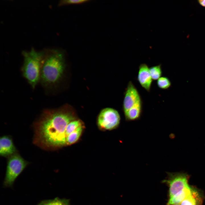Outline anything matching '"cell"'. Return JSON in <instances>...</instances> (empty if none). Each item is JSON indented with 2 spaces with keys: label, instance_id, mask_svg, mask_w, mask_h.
<instances>
[{
  "label": "cell",
  "instance_id": "9a60e30c",
  "mask_svg": "<svg viewBox=\"0 0 205 205\" xmlns=\"http://www.w3.org/2000/svg\"><path fill=\"white\" fill-rule=\"evenodd\" d=\"M149 71L153 80H157L161 77L162 74L161 64L149 67Z\"/></svg>",
  "mask_w": 205,
  "mask_h": 205
},
{
  "label": "cell",
  "instance_id": "ac0fdd59",
  "mask_svg": "<svg viewBox=\"0 0 205 205\" xmlns=\"http://www.w3.org/2000/svg\"><path fill=\"white\" fill-rule=\"evenodd\" d=\"M89 1L86 0H65L60 1L59 3V6L71 4H78L86 2Z\"/></svg>",
  "mask_w": 205,
  "mask_h": 205
},
{
  "label": "cell",
  "instance_id": "9c48e42d",
  "mask_svg": "<svg viewBox=\"0 0 205 205\" xmlns=\"http://www.w3.org/2000/svg\"><path fill=\"white\" fill-rule=\"evenodd\" d=\"M17 150L12 139L9 136L4 135L0 138V155L9 157L17 153Z\"/></svg>",
  "mask_w": 205,
  "mask_h": 205
},
{
  "label": "cell",
  "instance_id": "4fadbf2b",
  "mask_svg": "<svg viewBox=\"0 0 205 205\" xmlns=\"http://www.w3.org/2000/svg\"><path fill=\"white\" fill-rule=\"evenodd\" d=\"M83 129V125L79 126L66 138V145H70L76 142L79 139Z\"/></svg>",
  "mask_w": 205,
  "mask_h": 205
},
{
  "label": "cell",
  "instance_id": "6da1fadb",
  "mask_svg": "<svg viewBox=\"0 0 205 205\" xmlns=\"http://www.w3.org/2000/svg\"><path fill=\"white\" fill-rule=\"evenodd\" d=\"M75 110L66 104L57 109L44 110L34 124V143L47 150L66 145L65 131L71 121L76 119Z\"/></svg>",
  "mask_w": 205,
  "mask_h": 205
},
{
  "label": "cell",
  "instance_id": "7c38bea8",
  "mask_svg": "<svg viewBox=\"0 0 205 205\" xmlns=\"http://www.w3.org/2000/svg\"><path fill=\"white\" fill-rule=\"evenodd\" d=\"M36 205H70V204L69 199L56 197L53 199L42 200Z\"/></svg>",
  "mask_w": 205,
  "mask_h": 205
},
{
  "label": "cell",
  "instance_id": "ba28073f",
  "mask_svg": "<svg viewBox=\"0 0 205 205\" xmlns=\"http://www.w3.org/2000/svg\"><path fill=\"white\" fill-rule=\"evenodd\" d=\"M137 79L141 86L146 91H150L153 80L149 67L145 63L141 64L139 67Z\"/></svg>",
  "mask_w": 205,
  "mask_h": 205
},
{
  "label": "cell",
  "instance_id": "277c9868",
  "mask_svg": "<svg viewBox=\"0 0 205 205\" xmlns=\"http://www.w3.org/2000/svg\"><path fill=\"white\" fill-rule=\"evenodd\" d=\"M28 163L17 153L8 157L3 186L12 187L15 181Z\"/></svg>",
  "mask_w": 205,
  "mask_h": 205
},
{
  "label": "cell",
  "instance_id": "d6986e66",
  "mask_svg": "<svg viewBox=\"0 0 205 205\" xmlns=\"http://www.w3.org/2000/svg\"><path fill=\"white\" fill-rule=\"evenodd\" d=\"M197 1L200 5L205 7V0H199Z\"/></svg>",
  "mask_w": 205,
  "mask_h": 205
},
{
  "label": "cell",
  "instance_id": "3957f363",
  "mask_svg": "<svg viewBox=\"0 0 205 205\" xmlns=\"http://www.w3.org/2000/svg\"><path fill=\"white\" fill-rule=\"evenodd\" d=\"M46 53L44 51H37L33 48L29 51L22 52L24 57L21 68L22 74L33 89L40 81L41 69Z\"/></svg>",
  "mask_w": 205,
  "mask_h": 205
},
{
  "label": "cell",
  "instance_id": "e0dca14e",
  "mask_svg": "<svg viewBox=\"0 0 205 205\" xmlns=\"http://www.w3.org/2000/svg\"><path fill=\"white\" fill-rule=\"evenodd\" d=\"M158 87L162 89H167L171 86V82L169 79L166 77H161L157 81Z\"/></svg>",
  "mask_w": 205,
  "mask_h": 205
},
{
  "label": "cell",
  "instance_id": "7a4b0ae2",
  "mask_svg": "<svg viewBox=\"0 0 205 205\" xmlns=\"http://www.w3.org/2000/svg\"><path fill=\"white\" fill-rule=\"evenodd\" d=\"M65 67L64 57L62 52L56 50L46 52L41 68L40 81L46 87L55 86L62 79Z\"/></svg>",
  "mask_w": 205,
  "mask_h": 205
},
{
  "label": "cell",
  "instance_id": "5b68a950",
  "mask_svg": "<svg viewBox=\"0 0 205 205\" xmlns=\"http://www.w3.org/2000/svg\"><path fill=\"white\" fill-rule=\"evenodd\" d=\"M121 118L117 110L111 108H106L99 113L97 124L101 130H111L117 128L120 123Z\"/></svg>",
  "mask_w": 205,
  "mask_h": 205
},
{
  "label": "cell",
  "instance_id": "8fae6325",
  "mask_svg": "<svg viewBox=\"0 0 205 205\" xmlns=\"http://www.w3.org/2000/svg\"><path fill=\"white\" fill-rule=\"evenodd\" d=\"M142 110V102L141 100L134 107L124 113L126 120L130 121L139 119L141 116Z\"/></svg>",
  "mask_w": 205,
  "mask_h": 205
},
{
  "label": "cell",
  "instance_id": "8992f818",
  "mask_svg": "<svg viewBox=\"0 0 205 205\" xmlns=\"http://www.w3.org/2000/svg\"><path fill=\"white\" fill-rule=\"evenodd\" d=\"M167 174L168 178L163 182L169 185V198L189 186L188 183V175L186 173L179 172Z\"/></svg>",
  "mask_w": 205,
  "mask_h": 205
},
{
  "label": "cell",
  "instance_id": "52a82bcc",
  "mask_svg": "<svg viewBox=\"0 0 205 205\" xmlns=\"http://www.w3.org/2000/svg\"><path fill=\"white\" fill-rule=\"evenodd\" d=\"M141 100L137 89L131 81H129L124 93L122 104L124 113L134 107Z\"/></svg>",
  "mask_w": 205,
  "mask_h": 205
},
{
  "label": "cell",
  "instance_id": "5bb4252c",
  "mask_svg": "<svg viewBox=\"0 0 205 205\" xmlns=\"http://www.w3.org/2000/svg\"><path fill=\"white\" fill-rule=\"evenodd\" d=\"M198 193L193 190L191 194L180 204V205H198Z\"/></svg>",
  "mask_w": 205,
  "mask_h": 205
},
{
  "label": "cell",
  "instance_id": "ffe728a7",
  "mask_svg": "<svg viewBox=\"0 0 205 205\" xmlns=\"http://www.w3.org/2000/svg\"><path fill=\"white\" fill-rule=\"evenodd\" d=\"M170 205H180V204H171Z\"/></svg>",
  "mask_w": 205,
  "mask_h": 205
},
{
  "label": "cell",
  "instance_id": "2e32d148",
  "mask_svg": "<svg viewBox=\"0 0 205 205\" xmlns=\"http://www.w3.org/2000/svg\"><path fill=\"white\" fill-rule=\"evenodd\" d=\"M81 125H82V122L79 119H76L69 122L67 126L65 131L66 138L69 134Z\"/></svg>",
  "mask_w": 205,
  "mask_h": 205
},
{
  "label": "cell",
  "instance_id": "30bf717a",
  "mask_svg": "<svg viewBox=\"0 0 205 205\" xmlns=\"http://www.w3.org/2000/svg\"><path fill=\"white\" fill-rule=\"evenodd\" d=\"M193 190L189 186L186 187L172 197L169 198L167 205L180 204L191 194Z\"/></svg>",
  "mask_w": 205,
  "mask_h": 205
}]
</instances>
